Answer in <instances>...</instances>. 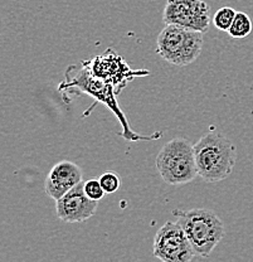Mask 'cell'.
<instances>
[{
	"mask_svg": "<svg viewBox=\"0 0 253 262\" xmlns=\"http://www.w3.org/2000/svg\"><path fill=\"white\" fill-rule=\"evenodd\" d=\"M198 174L208 183H217L232 174L237 162L235 144L218 133H208L194 145Z\"/></svg>",
	"mask_w": 253,
	"mask_h": 262,
	"instance_id": "7a4b0ae2",
	"label": "cell"
},
{
	"mask_svg": "<svg viewBox=\"0 0 253 262\" xmlns=\"http://www.w3.org/2000/svg\"><path fill=\"white\" fill-rule=\"evenodd\" d=\"M58 90L59 92H62V95L86 94L88 96L96 98L97 102L105 103L112 111L113 115L118 117L120 125L122 127V138L126 139L127 141L152 140V139L162 136L160 133L155 134L154 136H143L136 134L130 127L126 116L122 113L121 108L119 107L118 101H116V92L112 84L107 83L102 78L92 75L89 68L84 64V62L80 64H72L67 68L64 81L59 84Z\"/></svg>",
	"mask_w": 253,
	"mask_h": 262,
	"instance_id": "6da1fadb",
	"label": "cell"
},
{
	"mask_svg": "<svg viewBox=\"0 0 253 262\" xmlns=\"http://www.w3.org/2000/svg\"><path fill=\"white\" fill-rule=\"evenodd\" d=\"M100 183H101L103 190L107 194H112V193L118 192L120 185H121V180L113 171H106L100 177Z\"/></svg>",
	"mask_w": 253,
	"mask_h": 262,
	"instance_id": "4fadbf2b",
	"label": "cell"
},
{
	"mask_svg": "<svg viewBox=\"0 0 253 262\" xmlns=\"http://www.w3.org/2000/svg\"><path fill=\"white\" fill-rule=\"evenodd\" d=\"M204 33L167 24L156 39V51L162 58L174 66H188L202 53Z\"/></svg>",
	"mask_w": 253,
	"mask_h": 262,
	"instance_id": "5b68a950",
	"label": "cell"
},
{
	"mask_svg": "<svg viewBox=\"0 0 253 262\" xmlns=\"http://www.w3.org/2000/svg\"><path fill=\"white\" fill-rule=\"evenodd\" d=\"M156 169L169 185H183L197 178L198 166L194 145L186 138H174L160 149Z\"/></svg>",
	"mask_w": 253,
	"mask_h": 262,
	"instance_id": "277c9868",
	"label": "cell"
},
{
	"mask_svg": "<svg viewBox=\"0 0 253 262\" xmlns=\"http://www.w3.org/2000/svg\"><path fill=\"white\" fill-rule=\"evenodd\" d=\"M163 20L165 24L206 33L211 24V8L204 0H168Z\"/></svg>",
	"mask_w": 253,
	"mask_h": 262,
	"instance_id": "52a82bcc",
	"label": "cell"
},
{
	"mask_svg": "<svg viewBox=\"0 0 253 262\" xmlns=\"http://www.w3.org/2000/svg\"><path fill=\"white\" fill-rule=\"evenodd\" d=\"M174 215L199 257H209L224 237V225L217 213L211 209L174 211Z\"/></svg>",
	"mask_w": 253,
	"mask_h": 262,
	"instance_id": "3957f363",
	"label": "cell"
},
{
	"mask_svg": "<svg viewBox=\"0 0 253 262\" xmlns=\"http://www.w3.org/2000/svg\"><path fill=\"white\" fill-rule=\"evenodd\" d=\"M252 28L253 23L249 15L243 12H237L235 20H233L232 26L228 31V34L232 38H236V39H242V38H246L247 35L251 34Z\"/></svg>",
	"mask_w": 253,
	"mask_h": 262,
	"instance_id": "8fae6325",
	"label": "cell"
},
{
	"mask_svg": "<svg viewBox=\"0 0 253 262\" xmlns=\"http://www.w3.org/2000/svg\"><path fill=\"white\" fill-rule=\"evenodd\" d=\"M84 192L86 194L89 196L94 201H101L103 195L106 194V192L103 190L101 183H100V179H89L87 182L83 183Z\"/></svg>",
	"mask_w": 253,
	"mask_h": 262,
	"instance_id": "5bb4252c",
	"label": "cell"
},
{
	"mask_svg": "<svg viewBox=\"0 0 253 262\" xmlns=\"http://www.w3.org/2000/svg\"><path fill=\"white\" fill-rule=\"evenodd\" d=\"M152 255L163 262H187L197 253L180 225L168 221L155 234Z\"/></svg>",
	"mask_w": 253,
	"mask_h": 262,
	"instance_id": "8992f818",
	"label": "cell"
},
{
	"mask_svg": "<svg viewBox=\"0 0 253 262\" xmlns=\"http://www.w3.org/2000/svg\"><path fill=\"white\" fill-rule=\"evenodd\" d=\"M81 182L82 170L80 166L70 160H62L57 163L48 173L44 183V190L48 196L57 201Z\"/></svg>",
	"mask_w": 253,
	"mask_h": 262,
	"instance_id": "30bf717a",
	"label": "cell"
},
{
	"mask_svg": "<svg viewBox=\"0 0 253 262\" xmlns=\"http://www.w3.org/2000/svg\"><path fill=\"white\" fill-rule=\"evenodd\" d=\"M81 182L63 196L56 201L57 217L66 223L84 222L94 217L99 207V201H94L84 192Z\"/></svg>",
	"mask_w": 253,
	"mask_h": 262,
	"instance_id": "9c48e42d",
	"label": "cell"
},
{
	"mask_svg": "<svg viewBox=\"0 0 253 262\" xmlns=\"http://www.w3.org/2000/svg\"><path fill=\"white\" fill-rule=\"evenodd\" d=\"M237 12L233 8L229 7H223L216 12V14L213 16V24L218 31L222 32H228L229 31L231 26H232L233 20H235V16Z\"/></svg>",
	"mask_w": 253,
	"mask_h": 262,
	"instance_id": "7c38bea8",
	"label": "cell"
},
{
	"mask_svg": "<svg viewBox=\"0 0 253 262\" xmlns=\"http://www.w3.org/2000/svg\"><path fill=\"white\" fill-rule=\"evenodd\" d=\"M84 64L89 68L92 75L102 78L107 83L112 84L116 95L120 94L121 90L132 78L149 75L146 70H131L126 62L124 61V58L120 57L112 49H107L106 53L101 54V56L94 57L92 59L84 61Z\"/></svg>",
	"mask_w": 253,
	"mask_h": 262,
	"instance_id": "ba28073f",
	"label": "cell"
}]
</instances>
